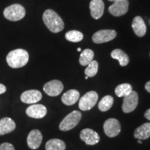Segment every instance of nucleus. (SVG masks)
Returning <instances> with one entry per match:
<instances>
[{"label":"nucleus","instance_id":"f257e3e1","mask_svg":"<svg viewBox=\"0 0 150 150\" xmlns=\"http://www.w3.org/2000/svg\"><path fill=\"white\" fill-rule=\"evenodd\" d=\"M42 20L46 27L53 33H59L64 29V22L55 11L47 9L44 12Z\"/></svg>","mask_w":150,"mask_h":150},{"label":"nucleus","instance_id":"f03ea898","mask_svg":"<svg viewBox=\"0 0 150 150\" xmlns=\"http://www.w3.org/2000/svg\"><path fill=\"white\" fill-rule=\"evenodd\" d=\"M29 59V53L26 50L17 49L9 52L6 56V61L12 68H20L27 65Z\"/></svg>","mask_w":150,"mask_h":150},{"label":"nucleus","instance_id":"7ed1b4c3","mask_svg":"<svg viewBox=\"0 0 150 150\" xmlns=\"http://www.w3.org/2000/svg\"><path fill=\"white\" fill-rule=\"evenodd\" d=\"M25 14V8L22 5L18 4L9 6L4 11V16L5 18L7 20L13 22L22 20L24 18Z\"/></svg>","mask_w":150,"mask_h":150},{"label":"nucleus","instance_id":"20e7f679","mask_svg":"<svg viewBox=\"0 0 150 150\" xmlns=\"http://www.w3.org/2000/svg\"><path fill=\"white\" fill-rule=\"evenodd\" d=\"M81 113L78 110H74L69 113L59 125V129L63 131H70L79 123L81 119Z\"/></svg>","mask_w":150,"mask_h":150},{"label":"nucleus","instance_id":"39448f33","mask_svg":"<svg viewBox=\"0 0 150 150\" xmlns=\"http://www.w3.org/2000/svg\"><path fill=\"white\" fill-rule=\"evenodd\" d=\"M97 100H98V94L96 92H88L79 99V108L80 110H83V111L91 110L95 106Z\"/></svg>","mask_w":150,"mask_h":150},{"label":"nucleus","instance_id":"423d86ee","mask_svg":"<svg viewBox=\"0 0 150 150\" xmlns=\"http://www.w3.org/2000/svg\"><path fill=\"white\" fill-rule=\"evenodd\" d=\"M105 134L110 138H113L119 135L121 131L120 123L115 118H109L104 124Z\"/></svg>","mask_w":150,"mask_h":150},{"label":"nucleus","instance_id":"0eeeda50","mask_svg":"<svg viewBox=\"0 0 150 150\" xmlns=\"http://www.w3.org/2000/svg\"><path fill=\"white\" fill-rule=\"evenodd\" d=\"M138 104V95L136 92L132 91L128 95L124 97L122 110L124 112L129 113L136 109Z\"/></svg>","mask_w":150,"mask_h":150},{"label":"nucleus","instance_id":"6e6552de","mask_svg":"<svg viewBox=\"0 0 150 150\" xmlns=\"http://www.w3.org/2000/svg\"><path fill=\"white\" fill-rule=\"evenodd\" d=\"M117 35V33L114 30H100L93 35V41L96 44H101L113 40Z\"/></svg>","mask_w":150,"mask_h":150},{"label":"nucleus","instance_id":"1a4fd4ad","mask_svg":"<svg viewBox=\"0 0 150 150\" xmlns=\"http://www.w3.org/2000/svg\"><path fill=\"white\" fill-rule=\"evenodd\" d=\"M63 90V85L59 80H52L47 82L43 86V91L47 95L51 97L59 95Z\"/></svg>","mask_w":150,"mask_h":150},{"label":"nucleus","instance_id":"9d476101","mask_svg":"<svg viewBox=\"0 0 150 150\" xmlns=\"http://www.w3.org/2000/svg\"><path fill=\"white\" fill-rule=\"evenodd\" d=\"M129 9L128 0H121L115 1L108 8V11L113 16L120 17L126 14Z\"/></svg>","mask_w":150,"mask_h":150},{"label":"nucleus","instance_id":"9b49d317","mask_svg":"<svg viewBox=\"0 0 150 150\" xmlns=\"http://www.w3.org/2000/svg\"><path fill=\"white\" fill-rule=\"evenodd\" d=\"M81 140L85 142L86 145H94L98 143L100 137L96 131L91 129H84L80 133Z\"/></svg>","mask_w":150,"mask_h":150},{"label":"nucleus","instance_id":"f8f14e48","mask_svg":"<svg viewBox=\"0 0 150 150\" xmlns=\"http://www.w3.org/2000/svg\"><path fill=\"white\" fill-rule=\"evenodd\" d=\"M26 113L30 117L40 119L46 115L47 108L42 104H33L27 108Z\"/></svg>","mask_w":150,"mask_h":150},{"label":"nucleus","instance_id":"ddd939ff","mask_svg":"<svg viewBox=\"0 0 150 150\" xmlns=\"http://www.w3.org/2000/svg\"><path fill=\"white\" fill-rule=\"evenodd\" d=\"M20 99L25 104H35L42 99V93L37 90H29L24 92Z\"/></svg>","mask_w":150,"mask_h":150},{"label":"nucleus","instance_id":"4468645a","mask_svg":"<svg viewBox=\"0 0 150 150\" xmlns=\"http://www.w3.org/2000/svg\"><path fill=\"white\" fill-rule=\"evenodd\" d=\"M42 140L41 132L38 129H33L27 136V145L31 149H36L40 147Z\"/></svg>","mask_w":150,"mask_h":150},{"label":"nucleus","instance_id":"2eb2a0df","mask_svg":"<svg viewBox=\"0 0 150 150\" xmlns=\"http://www.w3.org/2000/svg\"><path fill=\"white\" fill-rule=\"evenodd\" d=\"M90 9L92 17L94 19H99L104 11V4L102 0H92L90 3Z\"/></svg>","mask_w":150,"mask_h":150},{"label":"nucleus","instance_id":"dca6fc26","mask_svg":"<svg viewBox=\"0 0 150 150\" xmlns=\"http://www.w3.org/2000/svg\"><path fill=\"white\" fill-rule=\"evenodd\" d=\"M132 29L136 35L142 37L145 35L147 31L145 23L140 16H136L132 22Z\"/></svg>","mask_w":150,"mask_h":150},{"label":"nucleus","instance_id":"f3484780","mask_svg":"<svg viewBox=\"0 0 150 150\" xmlns=\"http://www.w3.org/2000/svg\"><path fill=\"white\" fill-rule=\"evenodd\" d=\"M79 92L76 90L72 89L67 91L61 97L62 102L67 106H72L79 99Z\"/></svg>","mask_w":150,"mask_h":150},{"label":"nucleus","instance_id":"a211bd4d","mask_svg":"<svg viewBox=\"0 0 150 150\" xmlns=\"http://www.w3.org/2000/svg\"><path fill=\"white\" fill-rule=\"evenodd\" d=\"M16 125L10 117H4L0 120V136L8 134L16 129Z\"/></svg>","mask_w":150,"mask_h":150},{"label":"nucleus","instance_id":"6ab92c4d","mask_svg":"<svg viewBox=\"0 0 150 150\" xmlns=\"http://www.w3.org/2000/svg\"><path fill=\"white\" fill-rule=\"evenodd\" d=\"M134 137L138 140H146L150 137V122H147L138 127L134 131Z\"/></svg>","mask_w":150,"mask_h":150},{"label":"nucleus","instance_id":"aec40b11","mask_svg":"<svg viewBox=\"0 0 150 150\" xmlns=\"http://www.w3.org/2000/svg\"><path fill=\"white\" fill-rule=\"evenodd\" d=\"M111 57L112 59L117 60L119 61L120 65L122 67L126 66L129 63V58L128 55L120 49H116L111 52Z\"/></svg>","mask_w":150,"mask_h":150},{"label":"nucleus","instance_id":"412c9836","mask_svg":"<svg viewBox=\"0 0 150 150\" xmlns=\"http://www.w3.org/2000/svg\"><path fill=\"white\" fill-rule=\"evenodd\" d=\"M65 142L60 139H51L45 145L46 150H65Z\"/></svg>","mask_w":150,"mask_h":150},{"label":"nucleus","instance_id":"4be33fe9","mask_svg":"<svg viewBox=\"0 0 150 150\" xmlns=\"http://www.w3.org/2000/svg\"><path fill=\"white\" fill-rule=\"evenodd\" d=\"M94 52L90 49H86L81 52L79 58V63L82 66H86L93 61Z\"/></svg>","mask_w":150,"mask_h":150},{"label":"nucleus","instance_id":"5701e85b","mask_svg":"<svg viewBox=\"0 0 150 150\" xmlns=\"http://www.w3.org/2000/svg\"><path fill=\"white\" fill-rule=\"evenodd\" d=\"M132 86L129 83H122L118 85L115 90V95L119 97H124L132 92Z\"/></svg>","mask_w":150,"mask_h":150},{"label":"nucleus","instance_id":"b1692460","mask_svg":"<svg viewBox=\"0 0 150 150\" xmlns=\"http://www.w3.org/2000/svg\"><path fill=\"white\" fill-rule=\"evenodd\" d=\"M114 99L112 96L110 95H106L103 97L102 100L100 101L98 104L99 109L102 112L107 111L112 107V104H113Z\"/></svg>","mask_w":150,"mask_h":150},{"label":"nucleus","instance_id":"393cba45","mask_svg":"<svg viewBox=\"0 0 150 150\" xmlns=\"http://www.w3.org/2000/svg\"><path fill=\"white\" fill-rule=\"evenodd\" d=\"M65 38L70 42H77L83 40V35L80 31L72 30V31H70L65 33Z\"/></svg>","mask_w":150,"mask_h":150},{"label":"nucleus","instance_id":"a878e982","mask_svg":"<svg viewBox=\"0 0 150 150\" xmlns=\"http://www.w3.org/2000/svg\"><path fill=\"white\" fill-rule=\"evenodd\" d=\"M97 71H98V63L96 61H93L88 65V67H86L84 72L88 77H93L97 74Z\"/></svg>","mask_w":150,"mask_h":150},{"label":"nucleus","instance_id":"bb28decb","mask_svg":"<svg viewBox=\"0 0 150 150\" xmlns=\"http://www.w3.org/2000/svg\"><path fill=\"white\" fill-rule=\"evenodd\" d=\"M0 150H16L12 144L8 142H4L0 145Z\"/></svg>","mask_w":150,"mask_h":150},{"label":"nucleus","instance_id":"cd10ccee","mask_svg":"<svg viewBox=\"0 0 150 150\" xmlns=\"http://www.w3.org/2000/svg\"><path fill=\"white\" fill-rule=\"evenodd\" d=\"M6 91V86L4 85H3V84L0 83V95L4 93Z\"/></svg>","mask_w":150,"mask_h":150},{"label":"nucleus","instance_id":"c85d7f7f","mask_svg":"<svg viewBox=\"0 0 150 150\" xmlns=\"http://www.w3.org/2000/svg\"><path fill=\"white\" fill-rule=\"evenodd\" d=\"M145 117L147 118V120H150V108L146 110V112H145Z\"/></svg>","mask_w":150,"mask_h":150},{"label":"nucleus","instance_id":"c756f323","mask_svg":"<svg viewBox=\"0 0 150 150\" xmlns=\"http://www.w3.org/2000/svg\"><path fill=\"white\" fill-rule=\"evenodd\" d=\"M145 89H146V91H147V92H149V93H150V81H148L147 83L145 84Z\"/></svg>","mask_w":150,"mask_h":150},{"label":"nucleus","instance_id":"7c9ffc66","mask_svg":"<svg viewBox=\"0 0 150 150\" xmlns=\"http://www.w3.org/2000/svg\"><path fill=\"white\" fill-rule=\"evenodd\" d=\"M108 1H112V2H115V1H121V0H108Z\"/></svg>","mask_w":150,"mask_h":150},{"label":"nucleus","instance_id":"2f4dec72","mask_svg":"<svg viewBox=\"0 0 150 150\" xmlns=\"http://www.w3.org/2000/svg\"><path fill=\"white\" fill-rule=\"evenodd\" d=\"M138 143L141 144V143H142V140H138Z\"/></svg>","mask_w":150,"mask_h":150},{"label":"nucleus","instance_id":"473e14b6","mask_svg":"<svg viewBox=\"0 0 150 150\" xmlns=\"http://www.w3.org/2000/svg\"><path fill=\"white\" fill-rule=\"evenodd\" d=\"M81 48H78L77 49V51L78 52H81Z\"/></svg>","mask_w":150,"mask_h":150},{"label":"nucleus","instance_id":"72a5a7b5","mask_svg":"<svg viewBox=\"0 0 150 150\" xmlns=\"http://www.w3.org/2000/svg\"><path fill=\"white\" fill-rule=\"evenodd\" d=\"M88 79V76H86V79Z\"/></svg>","mask_w":150,"mask_h":150},{"label":"nucleus","instance_id":"f704fd0d","mask_svg":"<svg viewBox=\"0 0 150 150\" xmlns=\"http://www.w3.org/2000/svg\"><path fill=\"white\" fill-rule=\"evenodd\" d=\"M149 24H150V20H149Z\"/></svg>","mask_w":150,"mask_h":150}]
</instances>
